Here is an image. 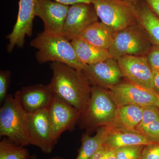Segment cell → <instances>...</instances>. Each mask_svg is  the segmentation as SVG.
Segmentation results:
<instances>
[{"label": "cell", "instance_id": "22", "mask_svg": "<svg viewBox=\"0 0 159 159\" xmlns=\"http://www.w3.org/2000/svg\"><path fill=\"white\" fill-rule=\"evenodd\" d=\"M31 156L24 146L4 137L0 142V159H29Z\"/></svg>", "mask_w": 159, "mask_h": 159}, {"label": "cell", "instance_id": "7", "mask_svg": "<svg viewBox=\"0 0 159 159\" xmlns=\"http://www.w3.org/2000/svg\"><path fill=\"white\" fill-rule=\"evenodd\" d=\"M108 90L117 107L134 105L142 107L148 106L159 107V96L153 90L129 80L122 81Z\"/></svg>", "mask_w": 159, "mask_h": 159}, {"label": "cell", "instance_id": "16", "mask_svg": "<svg viewBox=\"0 0 159 159\" xmlns=\"http://www.w3.org/2000/svg\"><path fill=\"white\" fill-rule=\"evenodd\" d=\"M117 31L102 22H96L77 37L99 48L108 50L113 43Z\"/></svg>", "mask_w": 159, "mask_h": 159}, {"label": "cell", "instance_id": "4", "mask_svg": "<svg viewBox=\"0 0 159 159\" xmlns=\"http://www.w3.org/2000/svg\"><path fill=\"white\" fill-rule=\"evenodd\" d=\"M29 114L14 96L8 95L0 109V136L20 146L29 145Z\"/></svg>", "mask_w": 159, "mask_h": 159}, {"label": "cell", "instance_id": "3", "mask_svg": "<svg viewBox=\"0 0 159 159\" xmlns=\"http://www.w3.org/2000/svg\"><path fill=\"white\" fill-rule=\"evenodd\" d=\"M117 107L108 90L92 85L88 105L79 120L81 127L89 134L102 126H112Z\"/></svg>", "mask_w": 159, "mask_h": 159}, {"label": "cell", "instance_id": "33", "mask_svg": "<svg viewBox=\"0 0 159 159\" xmlns=\"http://www.w3.org/2000/svg\"><path fill=\"white\" fill-rule=\"evenodd\" d=\"M37 159V157L35 156V155H33L32 156L30 157V159ZM50 159H65L61 157H54Z\"/></svg>", "mask_w": 159, "mask_h": 159}, {"label": "cell", "instance_id": "9", "mask_svg": "<svg viewBox=\"0 0 159 159\" xmlns=\"http://www.w3.org/2000/svg\"><path fill=\"white\" fill-rule=\"evenodd\" d=\"M28 133L29 145L45 153L52 152L56 144L52 139L48 108L29 114Z\"/></svg>", "mask_w": 159, "mask_h": 159}, {"label": "cell", "instance_id": "10", "mask_svg": "<svg viewBox=\"0 0 159 159\" xmlns=\"http://www.w3.org/2000/svg\"><path fill=\"white\" fill-rule=\"evenodd\" d=\"M37 2V0H20L16 22L11 33L6 36L9 40L7 51L9 53L16 47L23 48L26 36L32 35Z\"/></svg>", "mask_w": 159, "mask_h": 159}, {"label": "cell", "instance_id": "20", "mask_svg": "<svg viewBox=\"0 0 159 159\" xmlns=\"http://www.w3.org/2000/svg\"><path fill=\"white\" fill-rule=\"evenodd\" d=\"M135 6L138 22L145 29L153 44L159 46V17L143 0H139Z\"/></svg>", "mask_w": 159, "mask_h": 159}, {"label": "cell", "instance_id": "2", "mask_svg": "<svg viewBox=\"0 0 159 159\" xmlns=\"http://www.w3.org/2000/svg\"><path fill=\"white\" fill-rule=\"evenodd\" d=\"M30 45L37 49L35 57L39 64L62 63L79 70L85 66L77 57L71 42L61 34L43 31L31 41Z\"/></svg>", "mask_w": 159, "mask_h": 159}, {"label": "cell", "instance_id": "28", "mask_svg": "<svg viewBox=\"0 0 159 159\" xmlns=\"http://www.w3.org/2000/svg\"><path fill=\"white\" fill-rule=\"evenodd\" d=\"M141 159H159V144L145 145L142 150Z\"/></svg>", "mask_w": 159, "mask_h": 159}, {"label": "cell", "instance_id": "17", "mask_svg": "<svg viewBox=\"0 0 159 159\" xmlns=\"http://www.w3.org/2000/svg\"><path fill=\"white\" fill-rule=\"evenodd\" d=\"M147 138L138 132L112 127L103 145L107 148L116 149L133 145L152 144Z\"/></svg>", "mask_w": 159, "mask_h": 159}, {"label": "cell", "instance_id": "35", "mask_svg": "<svg viewBox=\"0 0 159 159\" xmlns=\"http://www.w3.org/2000/svg\"><path fill=\"white\" fill-rule=\"evenodd\" d=\"M101 159H105V158H104V156H103V157H102V158H101Z\"/></svg>", "mask_w": 159, "mask_h": 159}, {"label": "cell", "instance_id": "23", "mask_svg": "<svg viewBox=\"0 0 159 159\" xmlns=\"http://www.w3.org/2000/svg\"><path fill=\"white\" fill-rule=\"evenodd\" d=\"M144 146L133 145L117 148L116 149L117 159H141Z\"/></svg>", "mask_w": 159, "mask_h": 159}, {"label": "cell", "instance_id": "36", "mask_svg": "<svg viewBox=\"0 0 159 159\" xmlns=\"http://www.w3.org/2000/svg\"></svg>", "mask_w": 159, "mask_h": 159}, {"label": "cell", "instance_id": "27", "mask_svg": "<svg viewBox=\"0 0 159 159\" xmlns=\"http://www.w3.org/2000/svg\"><path fill=\"white\" fill-rule=\"evenodd\" d=\"M145 57L153 73H159V46L154 45Z\"/></svg>", "mask_w": 159, "mask_h": 159}, {"label": "cell", "instance_id": "34", "mask_svg": "<svg viewBox=\"0 0 159 159\" xmlns=\"http://www.w3.org/2000/svg\"><path fill=\"white\" fill-rule=\"evenodd\" d=\"M122 1H125V2H129L132 3L135 5V4L139 2V0H122Z\"/></svg>", "mask_w": 159, "mask_h": 159}, {"label": "cell", "instance_id": "8", "mask_svg": "<svg viewBox=\"0 0 159 159\" xmlns=\"http://www.w3.org/2000/svg\"><path fill=\"white\" fill-rule=\"evenodd\" d=\"M48 110L52 139L56 144L61 134L72 130L79 122L81 114L70 104L55 96Z\"/></svg>", "mask_w": 159, "mask_h": 159}, {"label": "cell", "instance_id": "11", "mask_svg": "<svg viewBox=\"0 0 159 159\" xmlns=\"http://www.w3.org/2000/svg\"><path fill=\"white\" fill-rule=\"evenodd\" d=\"M92 85L108 90L122 81L124 76L118 61L112 57L91 65L82 70Z\"/></svg>", "mask_w": 159, "mask_h": 159}, {"label": "cell", "instance_id": "26", "mask_svg": "<svg viewBox=\"0 0 159 159\" xmlns=\"http://www.w3.org/2000/svg\"><path fill=\"white\" fill-rule=\"evenodd\" d=\"M11 73L9 70L0 71V102L3 104L8 96V89L11 81Z\"/></svg>", "mask_w": 159, "mask_h": 159}, {"label": "cell", "instance_id": "12", "mask_svg": "<svg viewBox=\"0 0 159 159\" xmlns=\"http://www.w3.org/2000/svg\"><path fill=\"white\" fill-rule=\"evenodd\" d=\"M99 19L92 3L74 4L70 6L61 34L71 40Z\"/></svg>", "mask_w": 159, "mask_h": 159}, {"label": "cell", "instance_id": "31", "mask_svg": "<svg viewBox=\"0 0 159 159\" xmlns=\"http://www.w3.org/2000/svg\"><path fill=\"white\" fill-rule=\"evenodd\" d=\"M104 147L105 148V152L104 155L105 159H117L116 149L107 148L105 146Z\"/></svg>", "mask_w": 159, "mask_h": 159}, {"label": "cell", "instance_id": "30", "mask_svg": "<svg viewBox=\"0 0 159 159\" xmlns=\"http://www.w3.org/2000/svg\"><path fill=\"white\" fill-rule=\"evenodd\" d=\"M57 2L70 6L79 3H91L92 0H53Z\"/></svg>", "mask_w": 159, "mask_h": 159}, {"label": "cell", "instance_id": "25", "mask_svg": "<svg viewBox=\"0 0 159 159\" xmlns=\"http://www.w3.org/2000/svg\"><path fill=\"white\" fill-rule=\"evenodd\" d=\"M143 112L141 122L137 126V129L147 125L150 122L159 119V108L155 106H148L142 107Z\"/></svg>", "mask_w": 159, "mask_h": 159}, {"label": "cell", "instance_id": "1", "mask_svg": "<svg viewBox=\"0 0 159 159\" xmlns=\"http://www.w3.org/2000/svg\"><path fill=\"white\" fill-rule=\"evenodd\" d=\"M53 76L48 84L54 96L77 109L82 115L90 98L92 85L82 70L62 63L51 64Z\"/></svg>", "mask_w": 159, "mask_h": 159}, {"label": "cell", "instance_id": "5", "mask_svg": "<svg viewBox=\"0 0 159 159\" xmlns=\"http://www.w3.org/2000/svg\"><path fill=\"white\" fill-rule=\"evenodd\" d=\"M153 45L145 29L137 22L117 32L108 51L111 57L118 60L125 56H145Z\"/></svg>", "mask_w": 159, "mask_h": 159}, {"label": "cell", "instance_id": "19", "mask_svg": "<svg viewBox=\"0 0 159 159\" xmlns=\"http://www.w3.org/2000/svg\"><path fill=\"white\" fill-rule=\"evenodd\" d=\"M143 109L142 107L127 105L117 107L112 126L132 131L136 129L142 120Z\"/></svg>", "mask_w": 159, "mask_h": 159}, {"label": "cell", "instance_id": "32", "mask_svg": "<svg viewBox=\"0 0 159 159\" xmlns=\"http://www.w3.org/2000/svg\"><path fill=\"white\" fill-rule=\"evenodd\" d=\"M152 90L159 96V73H153Z\"/></svg>", "mask_w": 159, "mask_h": 159}, {"label": "cell", "instance_id": "21", "mask_svg": "<svg viewBox=\"0 0 159 159\" xmlns=\"http://www.w3.org/2000/svg\"><path fill=\"white\" fill-rule=\"evenodd\" d=\"M112 126H102L97 129L93 136L89 134H83L81 145L76 159H91L94 153L104 144L107 135Z\"/></svg>", "mask_w": 159, "mask_h": 159}, {"label": "cell", "instance_id": "6", "mask_svg": "<svg viewBox=\"0 0 159 159\" xmlns=\"http://www.w3.org/2000/svg\"><path fill=\"white\" fill-rule=\"evenodd\" d=\"M102 23L118 32L138 22L135 5L122 0H92Z\"/></svg>", "mask_w": 159, "mask_h": 159}, {"label": "cell", "instance_id": "18", "mask_svg": "<svg viewBox=\"0 0 159 159\" xmlns=\"http://www.w3.org/2000/svg\"><path fill=\"white\" fill-rule=\"evenodd\" d=\"M77 57L84 65H91L110 58L108 50L99 48L79 37L71 40Z\"/></svg>", "mask_w": 159, "mask_h": 159}, {"label": "cell", "instance_id": "14", "mask_svg": "<svg viewBox=\"0 0 159 159\" xmlns=\"http://www.w3.org/2000/svg\"><path fill=\"white\" fill-rule=\"evenodd\" d=\"M117 61L129 81L152 89L154 74L145 56H125Z\"/></svg>", "mask_w": 159, "mask_h": 159}, {"label": "cell", "instance_id": "29", "mask_svg": "<svg viewBox=\"0 0 159 159\" xmlns=\"http://www.w3.org/2000/svg\"><path fill=\"white\" fill-rule=\"evenodd\" d=\"M157 16L159 17V0H143Z\"/></svg>", "mask_w": 159, "mask_h": 159}, {"label": "cell", "instance_id": "24", "mask_svg": "<svg viewBox=\"0 0 159 159\" xmlns=\"http://www.w3.org/2000/svg\"><path fill=\"white\" fill-rule=\"evenodd\" d=\"M136 131L151 142L159 144V119L137 129Z\"/></svg>", "mask_w": 159, "mask_h": 159}, {"label": "cell", "instance_id": "13", "mask_svg": "<svg viewBox=\"0 0 159 159\" xmlns=\"http://www.w3.org/2000/svg\"><path fill=\"white\" fill-rule=\"evenodd\" d=\"M69 8L53 0H37L35 15L42 20L44 31L61 34Z\"/></svg>", "mask_w": 159, "mask_h": 159}, {"label": "cell", "instance_id": "15", "mask_svg": "<svg viewBox=\"0 0 159 159\" xmlns=\"http://www.w3.org/2000/svg\"><path fill=\"white\" fill-rule=\"evenodd\" d=\"M14 97L24 110L31 114L48 108L54 95L48 84H36L22 88Z\"/></svg>", "mask_w": 159, "mask_h": 159}]
</instances>
